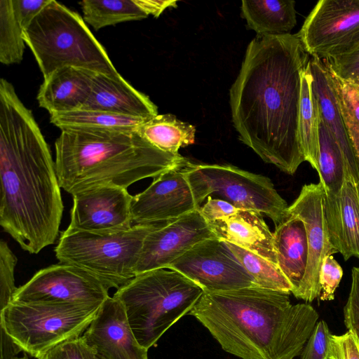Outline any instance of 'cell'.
<instances>
[{
	"instance_id": "6da1fadb",
	"label": "cell",
	"mask_w": 359,
	"mask_h": 359,
	"mask_svg": "<svg viewBox=\"0 0 359 359\" xmlns=\"http://www.w3.org/2000/svg\"><path fill=\"white\" fill-rule=\"evenodd\" d=\"M310 57L297 34L257 35L230 90L240 140L289 175L306 161L299 121L302 78Z\"/></svg>"
},
{
	"instance_id": "7a4b0ae2",
	"label": "cell",
	"mask_w": 359,
	"mask_h": 359,
	"mask_svg": "<svg viewBox=\"0 0 359 359\" xmlns=\"http://www.w3.org/2000/svg\"><path fill=\"white\" fill-rule=\"evenodd\" d=\"M0 224L37 254L55 243L64 206L55 164L32 111L0 80Z\"/></svg>"
},
{
	"instance_id": "3957f363",
	"label": "cell",
	"mask_w": 359,
	"mask_h": 359,
	"mask_svg": "<svg viewBox=\"0 0 359 359\" xmlns=\"http://www.w3.org/2000/svg\"><path fill=\"white\" fill-rule=\"evenodd\" d=\"M290 293L257 285L203 292L189 314L241 359H294L319 315L309 304H292Z\"/></svg>"
},
{
	"instance_id": "277c9868",
	"label": "cell",
	"mask_w": 359,
	"mask_h": 359,
	"mask_svg": "<svg viewBox=\"0 0 359 359\" xmlns=\"http://www.w3.org/2000/svg\"><path fill=\"white\" fill-rule=\"evenodd\" d=\"M55 149L60 186L72 195L100 187L127 189L189 162L156 148L137 130L66 128Z\"/></svg>"
},
{
	"instance_id": "5b68a950",
	"label": "cell",
	"mask_w": 359,
	"mask_h": 359,
	"mask_svg": "<svg viewBox=\"0 0 359 359\" xmlns=\"http://www.w3.org/2000/svg\"><path fill=\"white\" fill-rule=\"evenodd\" d=\"M43 79L65 67L118 76L106 50L83 19L63 4L50 0L23 31Z\"/></svg>"
},
{
	"instance_id": "8992f818",
	"label": "cell",
	"mask_w": 359,
	"mask_h": 359,
	"mask_svg": "<svg viewBox=\"0 0 359 359\" xmlns=\"http://www.w3.org/2000/svg\"><path fill=\"white\" fill-rule=\"evenodd\" d=\"M203 290L178 271L168 269L136 275L116 290L138 343L149 350L196 304Z\"/></svg>"
},
{
	"instance_id": "52a82bcc",
	"label": "cell",
	"mask_w": 359,
	"mask_h": 359,
	"mask_svg": "<svg viewBox=\"0 0 359 359\" xmlns=\"http://www.w3.org/2000/svg\"><path fill=\"white\" fill-rule=\"evenodd\" d=\"M166 222L136 224L112 233L66 229L55 248V257L60 263L86 271L109 290H118L136 276L135 267L147 236Z\"/></svg>"
},
{
	"instance_id": "ba28073f",
	"label": "cell",
	"mask_w": 359,
	"mask_h": 359,
	"mask_svg": "<svg viewBox=\"0 0 359 359\" xmlns=\"http://www.w3.org/2000/svg\"><path fill=\"white\" fill-rule=\"evenodd\" d=\"M102 304L11 302L1 310V330L39 359L60 344L82 336Z\"/></svg>"
},
{
	"instance_id": "9c48e42d",
	"label": "cell",
	"mask_w": 359,
	"mask_h": 359,
	"mask_svg": "<svg viewBox=\"0 0 359 359\" xmlns=\"http://www.w3.org/2000/svg\"><path fill=\"white\" fill-rule=\"evenodd\" d=\"M208 196L204 182L189 161L161 174L145 190L133 196L132 224L174 220L199 210Z\"/></svg>"
},
{
	"instance_id": "30bf717a",
	"label": "cell",
	"mask_w": 359,
	"mask_h": 359,
	"mask_svg": "<svg viewBox=\"0 0 359 359\" xmlns=\"http://www.w3.org/2000/svg\"><path fill=\"white\" fill-rule=\"evenodd\" d=\"M209 196L224 200L237 208L268 216L276 226L287 215L288 205L271 180L238 168L217 164H194Z\"/></svg>"
},
{
	"instance_id": "8fae6325",
	"label": "cell",
	"mask_w": 359,
	"mask_h": 359,
	"mask_svg": "<svg viewBox=\"0 0 359 359\" xmlns=\"http://www.w3.org/2000/svg\"><path fill=\"white\" fill-rule=\"evenodd\" d=\"M310 56L320 60L359 47V0H320L297 33Z\"/></svg>"
},
{
	"instance_id": "7c38bea8",
	"label": "cell",
	"mask_w": 359,
	"mask_h": 359,
	"mask_svg": "<svg viewBox=\"0 0 359 359\" xmlns=\"http://www.w3.org/2000/svg\"><path fill=\"white\" fill-rule=\"evenodd\" d=\"M109 297V289L95 277L59 262L39 270L18 287L12 302L102 304Z\"/></svg>"
},
{
	"instance_id": "4fadbf2b",
	"label": "cell",
	"mask_w": 359,
	"mask_h": 359,
	"mask_svg": "<svg viewBox=\"0 0 359 359\" xmlns=\"http://www.w3.org/2000/svg\"><path fill=\"white\" fill-rule=\"evenodd\" d=\"M167 269L180 272L204 292L228 291L256 285L225 243L218 238L196 244Z\"/></svg>"
},
{
	"instance_id": "5bb4252c",
	"label": "cell",
	"mask_w": 359,
	"mask_h": 359,
	"mask_svg": "<svg viewBox=\"0 0 359 359\" xmlns=\"http://www.w3.org/2000/svg\"><path fill=\"white\" fill-rule=\"evenodd\" d=\"M323 199L324 189L320 182L304 184L297 198L287 208L289 214L304 222L306 231L308 264L301 287L295 296L306 302H311L320 296L319 275L324 258L338 253L329 239Z\"/></svg>"
},
{
	"instance_id": "9a60e30c",
	"label": "cell",
	"mask_w": 359,
	"mask_h": 359,
	"mask_svg": "<svg viewBox=\"0 0 359 359\" xmlns=\"http://www.w3.org/2000/svg\"><path fill=\"white\" fill-rule=\"evenodd\" d=\"M217 238L199 210L168 221L144 239L135 274L167 269L196 244Z\"/></svg>"
},
{
	"instance_id": "2e32d148",
	"label": "cell",
	"mask_w": 359,
	"mask_h": 359,
	"mask_svg": "<svg viewBox=\"0 0 359 359\" xmlns=\"http://www.w3.org/2000/svg\"><path fill=\"white\" fill-rule=\"evenodd\" d=\"M72 196L73 206L67 229L112 233L127 230L133 226L131 205L133 196L127 189L100 187Z\"/></svg>"
},
{
	"instance_id": "e0dca14e",
	"label": "cell",
	"mask_w": 359,
	"mask_h": 359,
	"mask_svg": "<svg viewBox=\"0 0 359 359\" xmlns=\"http://www.w3.org/2000/svg\"><path fill=\"white\" fill-rule=\"evenodd\" d=\"M82 337L98 359H149L148 350L137 341L123 304L109 297Z\"/></svg>"
},
{
	"instance_id": "ac0fdd59",
	"label": "cell",
	"mask_w": 359,
	"mask_h": 359,
	"mask_svg": "<svg viewBox=\"0 0 359 359\" xmlns=\"http://www.w3.org/2000/svg\"><path fill=\"white\" fill-rule=\"evenodd\" d=\"M323 205L332 247L345 261L359 259V182L344 177L339 191L324 190Z\"/></svg>"
},
{
	"instance_id": "d6986e66",
	"label": "cell",
	"mask_w": 359,
	"mask_h": 359,
	"mask_svg": "<svg viewBox=\"0 0 359 359\" xmlns=\"http://www.w3.org/2000/svg\"><path fill=\"white\" fill-rule=\"evenodd\" d=\"M81 109L150 119L158 115L157 107L134 88L121 75L111 76L95 72L91 91Z\"/></svg>"
},
{
	"instance_id": "ffe728a7",
	"label": "cell",
	"mask_w": 359,
	"mask_h": 359,
	"mask_svg": "<svg viewBox=\"0 0 359 359\" xmlns=\"http://www.w3.org/2000/svg\"><path fill=\"white\" fill-rule=\"evenodd\" d=\"M309 68L312 89L317 98L320 115L337 142L344 160V177L359 182V161L343 118L329 72L324 62L311 56Z\"/></svg>"
},
{
	"instance_id": "44dd1931",
	"label": "cell",
	"mask_w": 359,
	"mask_h": 359,
	"mask_svg": "<svg viewBox=\"0 0 359 359\" xmlns=\"http://www.w3.org/2000/svg\"><path fill=\"white\" fill-rule=\"evenodd\" d=\"M208 224L218 239L250 251L278 266L273 233L262 214L240 209L234 215Z\"/></svg>"
},
{
	"instance_id": "7402d4cb",
	"label": "cell",
	"mask_w": 359,
	"mask_h": 359,
	"mask_svg": "<svg viewBox=\"0 0 359 359\" xmlns=\"http://www.w3.org/2000/svg\"><path fill=\"white\" fill-rule=\"evenodd\" d=\"M95 72L74 67L56 69L43 79L36 99L50 114L81 109L91 91Z\"/></svg>"
},
{
	"instance_id": "603a6c76",
	"label": "cell",
	"mask_w": 359,
	"mask_h": 359,
	"mask_svg": "<svg viewBox=\"0 0 359 359\" xmlns=\"http://www.w3.org/2000/svg\"><path fill=\"white\" fill-rule=\"evenodd\" d=\"M273 233L278 266L291 284V293L295 297L301 287L309 259L305 224L299 217L287 212Z\"/></svg>"
},
{
	"instance_id": "cb8c5ba5",
	"label": "cell",
	"mask_w": 359,
	"mask_h": 359,
	"mask_svg": "<svg viewBox=\"0 0 359 359\" xmlns=\"http://www.w3.org/2000/svg\"><path fill=\"white\" fill-rule=\"evenodd\" d=\"M241 11L248 26L257 35L290 34L297 24L294 1H243Z\"/></svg>"
},
{
	"instance_id": "d4e9b609",
	"label": "cell",
	"mask_w": 359,
	"mask_h": 359,
	"mask_svg": "<svg viewBox=\"0 0 359 359\" xmlns=\"http://www.w3.org/2000/svg\"><path fill=\"white\" fill-rule=\"evenodd\" d=\"M137 132L156 148L172 154H178L180 148L195 142V127L170 114L147 120Z\"/></svg>"
},
{
	"instance_id": "484cf974",
	"label": "cell",
	"mask_w": 359,
	"mask_h": 359,
	"mask_svg": "<svg viewBox=\"0 0 359 359\" xmlns=\"http://www.w3.org/2000/svg\"><path fill=\"white\" fill-rule=\"evenodd\" d=\"M312 81L313 78L308 64L302 78L299 133L306 161L318 172L320 109L312 89Z\"/></svg>"
},
{
	"instance_id": "4316f807",
	"label": "cell",
	"mask_w": 359,
	"mask_h": 359,
	"mask_svg": "<svg viewBox=\"0 0 359 359\" xmlns=\"http://www.w3.org/2000/svg\"><path fill=\"white\" fill-rule=\"evenodd\" d=\"M50 121L60 130L89 128L137 130L147 120L101 111L79 109L50 114Z\"/></svg>"
},
{
	"instance_id": "83f0119b",
	"label": "cell",
	"mask_w": 359,
	"mask_h": 359,
	"mask_svg": "<svg viewBox=\"0 0 359 359\" xmlns=\"http://www.w3.org/2000/svg\"><path fill=\"white\" fill-rule=\"evenodd\" d=\"M79 4L84 22L95 30L148 16L135 0H83Z\"/></svg>"
},
{
	"instance_id": "f1b7e54d",
	"label": "cell",
	"mask_w": 359,
	"mask_h": 359,
	"mask_svg": "<svg viewBox=\"0 0 359 359\" xmlns=\"http://www.w3.org/2000/svg\"><path fill=\"white\" fill-rule=\"evenodd\" d=\"M319 182L326 191H339L344 180V163L341 150L320 115Z\"/></svg>"
},
{
	"instance_id": "f546056e",
	"label": "cell",
	"mask_w": 359,
	"mask_h": 359,
	"mask_svg": "<svg viewBox=\"0 0 359 359\" xmlns=\"http://www.w3.org/2000/svg\"><path fill=\"white\" fill-rule=\"evenodd\" d=\"M224 243L257 286L292 292L291 284L277 265L236 245Z\"/></svg>"
},
{
	"instance_id": "4dcf8cb0",
	"label": "cell",
	"mask_w": 359,
	"mask_h": 359,
	"mask_svg": "<svg viewBox=\"0 0 359 359\" xmlns=\"http://www.w3.org/2000/svg\"><path fill=\"white\" fill-rule=\"evenodd\" d=\"M23 24L16 17L11 0L0 1V62L8 65L23 58Z\"/></svg>"
},
{
	"instance_id": "1f68e13d",
	"label": "cell",
	"mask_w": 359,
	"mask_h": 359,
	"mask_svg": "<svg viewBox=\"0 0 359 359\" xmlns=\"http://www.w3.org/2000/svg\"><path fill=\"white\" fill-rule=\"evenodd\" d=\"M18 259L8 243L0 241V309L2 310L12 301L18 290L15 285L14 271Z\"/></svg>"
},
{
	"instance_id": "d6a6232c",
	"label": "cell",
	"mask_w": 359,
	"mask_h": 359,
	"mask_svg": "<svg viewBox=\"0 0 359 359\" xmlns=\"http://www.w3.org/2000/svg\"><path fill=\"white\" fill-rule=\"evenodd\" d=\"M327 68L337 77L359 86V47L344 54L322 60Z\"/></svg>"
},
{
	"instance_id": "836d02e7",
	"label": "cell",
	"mask_w": 359,
	"mask_h": 359,
	"mask_svg": "<svg viewBox=\"0 0 359 359\" xmlns=\"http://www.w3.org/2000/svg\"><path fill=\"white\" fill-rule=\"evenodd\" d=\"M39 359H97L96 351L81 336L55 346Z\"/></svg>"
},
{
	"instance_id": "e575fe53",
	"label": "cell",
	"mask_w": 359,
	"mask_h": 359,
	"mask_svg": "<svg viewBox=\"0 0 359 359\" xmlns=\"http://www.w3.org/2000/svg\"><path fill=\"white\" fill-rule=\"evenodd\" d=\"M331 336L327 323L323 320L317 322L301 353V359H327Z\"/></svg>"
},
{
	"instance_id": "d590c367",
	"label": "cell",
	"mask_w": 359,
	"mask_h": 359,
	"mask_svg": "<svg viewBox=\"0 0 359 359\" xmlns=\"http://www.w3.org/2000/svg\"><path fill=\"white\" fill-rule=\"evenodd\" d=\"M343 269L332 255L325 257L323 261L319 282L321 294L319 297L322 301H331L334 298V292L342 278Z\"/></svg>"
},
{
	"instance_id": "8d00e7d4",
	"label": "cell",
	"mask_w": 359,
	"mask_h": 359,
	"mask_svg": "<svg viewBox=\"0 0 359 359\" xmlns=\"http://www.w3.org/2000/svg\"><path fill=\"white\" fill-rule=\"evenodd\" d=\"M343 311L346 328L359 342V266L351 269V288Z\"/></svg>"
},
{
	"instance_id": "74e56055",
	"label": "cell",
	"mask_w": 359,
	"mask_h": 359,
	"mask_svg": "<svg viewBox=\"0 0 359 359\" xmlns=\"http://www.w3.org/2000/svg\"><path fill=\"white\" fill-rule=\"evenodd\" d=\"M328 72L339 102L359 124V86L345 82L329 69Z\"/></svg>"
},
{
	"instance_id": "f35d334b",
	"label": "cell",
	"mask_w": 359,
	"mask_h": 359,
	"mask_svg": "<svg viewBox=\"0 0 359 359\" xmlns=\"http://www.w3.org/2000/svg\"><path fill=\"white\" fill-rule=\"evenodd\" d=\"M327 359H359V342L350 331L341 335L332 334Z\"/></svg>"
},
{
	"instance_id": "ab89813d",
	"label": "cell",
	"mask_w": 359,
	"mask_h": 359,
	"mask_svg": "<svg viewBox=\"0 0 359 359\" xmlns=\"http://www.w3.org/2000/svg\"><path fill=\"white\" fill-rule=\"evenodd\" d=\"M239 210L224 200L212 196H208L207 201L199 209L208 222L228 217L236 213Z\"/></svg>"
},
{
	"instance_id": "60d3db41",
	"label": "cell",
	"mask_w": 359,
	"mask_h": 359,
	"mask_svg": "<svg viewBox=\"0 0 359 359\" xmlns=\"http://www.w3.org/2000/svg\"><path fill=\"white\" fill-rule=\"evenodd\" d=\"M50 1V0H11L14 13L25 28Z\"/></svg>"
},
{
	"instance_id": "b9f144b4",
	"label": "cell",
	"mask_w": 359,
	"mask_h": 359,
	"mask_svg": "<svg viewBox=\"0 0 359 359\" xmlns=\"http://www.w3.org/2000/svg\"><path fill=\"white\" fill-rule=\"evenodd\" d=\"M135 3L149 15L158 18L168 7H177L176 1L135 0Z\"/></svg>"
},
{
	"instance_id": "7bdbcfd3",
	"label": "cell",
	"mask_w": 359,
	"mask_h": 359,
	"mask_svg": "<svg viewBox=\"0 0 359 359\" xmlns=\"http://www.w3.org/2000/svg\"><path fill=\"white\" fill-rule=\"evenodd\" d=\"M339 105L344 119L348 132L355 150V155L359 161V124L349 115L346 110L340 104Z\"/></svg>"
},
{
	"instance_id": "ee69618b",
	"label": "cell",
	"mask_w": 359,
	"mask_h": 359,
	"mask_svg": "<svg viewBox=\"0 0 359 359\" xmlns=\"http://www.w3.org/2000/svg\"><path fill=\"white\" fill-rule=\"evenodd\" d=\"M1 359H14L22 348L4 331L1 330Z\"/></svg>"
},
{
	"instance_id": "f6af8a7d",
	"label": "cell",
	"mask_w": 359,
	"mask_h": 359,
	"mask_svg": "<svg viewBox=\"0 0 359 359\" xmlns=\"http://www.w3.org/2000/svg\"><path fill=\"white\" fill-rule=\"evenodd\" d=\"M14 359H29L27 356H24V357H22V358H15Z\"/></svg>"
},
{
	"instance_id": "bcb514c9",
	"label": "cell",
	"mask_w": 359,
	"mask_h": 359,
	"mask_svg": "<svg viewBox=\"0 0 359 359\" xmlns=\"http://www.w3.org/2000/svg\"><path fill=\"white\" fill-rule=\"evenodd\" d=\"M98 359V358H97Z\"/></svg>"
}]
</instances>
